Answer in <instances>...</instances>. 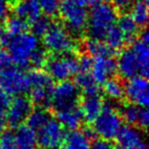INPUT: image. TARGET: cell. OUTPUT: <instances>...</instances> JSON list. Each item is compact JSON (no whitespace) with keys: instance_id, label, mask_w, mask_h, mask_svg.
<instances>
[{"instance_id":"obj_2","label":"cell","mask_w":149,"mask_h":149,"mask_svg":"<svg viewBox=\"0 0 149 149\" xmlns=\"http://www.w3.org/2000/svg\"><path fill=\"white\" fill-rule=\"evenodd\" d=\"M7 46L11 60L19 68H27L30 66L32 54L39 47V40L35 35L25 32L11 37Z\"/></svg>"},{"instance_id":"obj_37","label":"cell","mask_w":149,"mask_h":149,"mask_svg":"<svg viewBox=\"0 0 149 149\" xmlns=\"http://www.w3.org/2000/svg\"><path fill=\"white\" fill-rule=\"evenodd\" d=\"M9 10H10V7H9L6 0H0V22L4 21L6 19Z\"/></svg>"},{"instance_id":"obj_26","label":"cell","mask_w":149,"mask_h":149,"mask_svg":"<svg viewBox=\"0 0 149 149\" xmlns=\"http://www.w3.org/2000/svg\"><path fill=\"white\" fill-rule=\"evenodd\" d=\"M103 40H105V44L113 51L122 48L126 42V38H125L124 34L118 29V26L114 25L110 29H108Z\"/></svg>"},{"instance_id":"obj_8","label":"cell","mask_w":149,"mask_h":149,"mask_svg":"<svg viewBox=\"0 0 149 149\" xmlns=\"http://www.w3.org/2000/svg\"><path fill=\"white\" fill-rule=\"evenodd\" d=\"M38 146L42 149H60L64 140V130L58 120L49 118L37 131Z\"/></svg>"},{"instance_id":"obj_17","label":"cell","mask_w":149,"mask_h":149,"mask_svg":"<svg viewBox=\"0 0 149 149\" xmlns=\"http://www.w3.org/2000/svg\"><path fill=\"white\" fill-rule=\"evenodd\" d=\"M122 116L129 125H138L146 129L149 124V111L147 107L136 104H128L122 108Z\"/></svg>"},{"instance_id":"obj_24","label":"cell","mask_w":149,"mask_h":149,"mask_svg":"<svg viewBox=\"0 0 149 149\" xmlns=\"http://www.w3.org/2000/svg\"><path fill=\"white\" fill-rule=\"evenodd\" d=\"M118 27L124 34L126 40L133 41L137 36L139 31V27L133 17L129 15H123L118 21Z\"/></svg>"},{"instance_id":"obj_20","label":"cell","mask_w":149,"mask_h":149,"mask_svg":"<svg viewBox=\"0 0 149 149\" xmlns=\"http://www.w3.org/2000/svg\"><path fill=\"white\" fill-rule=\"evenodd\" d=\"M58 122L62 127L68 130H76L80 127L83 120L81 108L78 105L68 107L65 109H61L57 111Z\"/></svg>"},{"instance_id":"obj_19","label":"cell","mask_w":149,"mask_h":149,"mask_svg":"<svg viewBox=\"0 0 149 149\" xmlns=\"http://www.w3.org/2000/svg\"><path fill=\"white\" fill-rule=\"evenodd\" d=\"M103 101L99 94L97 95H85L81 105L83 118L87 123H93L103 108Z\"/></svg>"},{"instance_id":"obj_30","label":"cell","mask_w":149,"mask_h":149,"mask_svg":"<svg viewBox=\"0 0 149 149\" xmlns=\"http://www.w3.org/2000/svg\"><path fill=\"white\" fill-rule=\"evenodd\" d=\"M50 25H51V21L49 19V17H47V15L42 17L41 15L32 23V34L35 35L36 37H43V35L46 33Z\"/></svg>"},{"instance_id":"obj_12","label":"cell","mask_w":149,"mask_h":149,"mask_svg":"<svg viewBox=\"0 0 149 149\" xmlns=\"http://www.w3.org/2000/svg\"><path fill=\"white\" fill-rule=\"evenodd\" d=\"M91 74L97 84H103L116 72V62L111 56H98L92 60Z\"/></svg>"},{"instance_id":"obj_18","label":"cell","mask_w":149,"mask_h":149,"mask_svg":"<svg viewBox=\"0 0 149 149\" xmlns=\"http://www.w3.org/2000/svg\"><path fill=\"white\" fill-rule=\"evenodd\" d=\"M13 134L15 149H37V133L28 125H19Z\"/></svg>"},{"instance_id":"obj_22","label":"cell","mask_w":149,"mask_h":149,"mask_svg":"<svg viewBox=\"0 0 149 149\" xmlns=\"http://www.w3.org/2000/svg\"><path fill=\"white\" fill-rule=\"evenodd\" d=\"M74 84L79 89L85 93V95H97L99 94L98 84L93 79L89 72H79L74 79Z\"/></svg>"},{"instance_id":"obj_5","label":"cell","mask_w":149,"mask_h":149,"mask_svg":"<svg viewBox=\"0 0 149 149\" xmlns=\"http://www.w3.org/2000/svg\"><path fill=\"white\" fill-rule=\"evenodd\" d=\"M45 64L51 79L59 82L68 80L79 72V62L72 55L57 54V56L46 60Z\"/></svg>"},{"instance_id":"obj_16","label":"cell","mask_w":149,"mask_h":149,"mask_svg":"<svg viewBox=\"0 0 149 149\" xmlns=\"http://www.w3.org/2000/svg\"><path fill=\"white\" fill-rule=\"evenodd\" d=\"M148 32L146 30L141 34V38L134 40L132 46V50L134 51L139 65H140V74L143 77L148 76V66H149V51H148Z\"/></svg>"},{"instance_id":"obj_39","label":"cell","mask_w":149,"mask_h":149,"mask_svg":"<svg viewBox=\"0 0 149 149\" xmlns=\"http://www.w3.org/2000/svg\"><path fill=\"white\" fill-rule=\"evenodd\" d=\"M10 38L11 37L7 33L5 28L2 27V26H0V45H7Z\"/></svg>"},{"instance_id":"obj_43","label":"cell","mask_w":149,"mask_h":149,"mask_svg":"<svg viewBox=\"0 0 149 149\" xmlns=\"http://www.w3.org/2000/svg\"><path fill=\"white\" fill-rule=\"evenodd\" d=\"M60 1H61V0H60Z\"/></svg>"},{"instance_id":"obj_31","label":"cell","mask_w":149,"mask_h":149,"mask_svg":"<svg viewBox=\"0 0 149 149\" xmlns=\"http://www.w3.org/2000/svg\"><path fill=\"white\" fill-rule=\"evenodd\" d=\"M0 149H15L13 132L9 130L0 132Z\"/></svg>"},{"instance_id":"obj_29","label":"cell","mask_w":149,"mask_h":149,"mask_svg":"<svg viewBox=\"0 0 149 149\" xmlns=\"http://www.w3.org/2000/svg\"><path fill=\"white\" fill-rule=\"evenodd\" d=\"M4 28L7 31V33L9 34V36L13 37V36L27 32L29 29V24L27 21L15 15V17H10L7 19Z\"/></svg>"},{"instance_id":"obj_10","label":"cell","mask_w":149,"mask_h":149,"mask_svg":"<svg viewBox=\"0 0 149 149\" xmlns=\"http://www.w3.org/2000/svg\"><path fill=\"white\" fill-rule=\"evenodd\" d=\"M124 90L127 99L131 103L147 107L149 103V94L148 81L146 77L135 76L133 78H130L126 86H124Z\"/></svg>"},{"instance_id":"obj_11","label":"cell","mask_w":149,"mask_h":149,"mask_svg":"<svg viewBox=\"0 0 149 149\" xmlns=\"http://www.w3.org/2000/svg\"><path fill=\"white\" fill-rule=\"evenodd\" d=\"M31 109V100L23 95H17L13 99H11L10 104L6 110V122L13 128H17L22 125L24 120H26Z\"/></svg>"},{"instance_id":"obj_7","label":"cell","mask_w":149,"mask_h":149,"mask_svg":"<svg viewBox=\"0 0 149 149\" xmlns=\"http://www.w3.org/2000/svg\"><path fill=\"white\" fill-rule=\"evenodd\" d=\"M0 89L9 95H23L30 89L29 77L19 68L10 65L0 74Z\"/></svg>"},{"instance_id":"obj_33","label":"cell","mask_w":149,"mask_h":149,"mask_svg":"<svg viewBox=\"0 0 149 149\" xmlns=\"http://www.w3.org/2000/svg\"><path fill=\"white\" fill-rule=\"evenodd\" d=\"M11 95L4 91V90L0 89V116H4L6 113V110L8 108L9 104L11 101Z\"/></svg>"},{"instance_id":"obj_14","label":"cell","mask_w":149,"mask_h":149,"mask_svg":"<svg viewBox=\"0 0 149 149\" xmlns=\"http://www.w3.org/2000/svg\"><path fill=\"white\" fill-rule=\"evenodd\" d=\"M116 138H118V141L120 143V146L135 149L146 148L142 132L139 129L135 128L133 125L122 126Z\"/></svg>"},{"instance_id":"obj_28","label":"cell","mask_w":149,"mask_h":149,"mask_svg":"<svg viewBox=\"0 0 149 149\" xmlns=\"http://www.w3.org/2000/svg\"><path fill=\"white\" fill-rule=\"evenodd\" d=\"M104 93L106 94L108 98L112 100H120L124 97L125 95V90L124 85L120 83V80L116 79V78H109L104 82Z\"/></svg>"},{"instance_id":"obj_40","label":"cell","mask_w":149,"mask_h":149,"mask_svg":"<svg viewBox=\"0 0 149 149\" xmlns=\"http://www.w3.org/2000/svg\"><path fill=\"white\" fill-rule=\"evenodd\" d=\"M70 1L74 2V4L79 5V6L84 7V8L90 6L94 3V0H70Z\"/></svg>"},{"instance_id":"obj_32","label":"cell","mask_w":149,"mask_h":149,"mask_svg":"<svg viewBox=\"0 0 149 149\" xmlns=\"http://www.w3.org/2000/svg\"><path fill=\"white\" fill-rule=\"evenodd\" d=\"M46 60H47V55H46L45 50L40 48L39 46L30 58V66H34L36 68H41L46 63Z\"/></svg>"},{"instance_id":"obj_13","label":"cell","mask_w":149,"mask_h":149,"mask_svg":"<svg viewBox=\"0 0 149 149\" xmlns=\"http://www.w3.org/2000/svg\"><path fill=\"white\" fill-rule=\"evenodd\" d=\"M116 62V72L124 79H130L140 74V65L132 48L123 50Z\"/></svg>"},{"instance_id":"obj_1","label":"cell","mask_w":149,"mask_h":149,"mask_svg":"<svg viewBox=\"0 0 149 149\" xmlns=\"http://www.w3.org/2000/svg\"><path fill=\"white\" fill-rule=\"evenodd\" d=\"M116 10L107 2H94L88 15L87 28L91 39L103 40L106 32L116 22Z\"/></svg>"},{"instance_id":"obj_25","label":"cell","mask_w":149,"mask_h":149,"mask_svg":"<svg viewBox=\"0 0 149 149\" xmlns=\"http://www.w3.org/2000/svg\"><path fill=\"white\" fill-rule=\"evenodd\" d=\"M85 49L90 56L98 57V56H111L113 50H111L105 43L101 42V40L90 39L86 41Z\"/></svg>"},{"instance_id":"obj_6","label":"cell","mask_w":149,"mask_h":149,"mask_svg":"<svg viewBox=\"0 0 149 149\" xmlns=\"http://www.w3.org/2000/svg\"><path fill=\"white\" fill-rule=\"evenodd\" d=\"M58 13L72 33L81 34L87 27V9L74 4L70 0L60 1Z\"/></svg>"},{"instance_id":"obj_21","label":"cell","mask_w":149,"mask_h":149,"mask_svg":"<svg viewBox=\"0 0 149 149\" xmlns=\"http://www.w3.org/2000/svg\"><path fill=\"white\" fill-rule=\"evenodd\" d=\"M90 139L86 136L84 131L70 130L68 135L64 136L62 149H90Z\"/></svg>"},{"instance_id":"obj_41","label":"cell","mask_w":149,"mask_h":149,"mask_svg":"<svg viewBox=\"0 0 149 149\" xmlns=\"http://www.w3.org/2000/svg\"><path fill=\"white\" fill-rule=\"evenodd\" d=\"M114 149H135V148H128V147H124V146H118Z\"/></svg>"},{"instance_id":"obj_27","label":"cell","mask_w":149,"mask_h":149,"mask_svg":"<svg viewBox=\"0 0 149 149\" xmlns=\"http://www.w3.org/2000/svg\"><path fill=\"white\" fill-rule=\"evenodd\" d=\"M49 118H50L49 113L45 109H43L41 107H38L35 108V109H31V111L28 114L26 120H27L28 126L37 132Z\"/></svg>"},{"instance_id":"obj_36","label":"cell","mask_w":149,"mask_h":149,"mask_svg":"<svg viewBox=\"0 0 149 149\" xmlns=\"http://www.w3.org/2000/svg\"><path fill=\"white\" fill-rule=\"evenodd\" d=\"M11 58L9 56L8 52H6L5 50H0V74L7 68L8 66L11 65Z\"/></svg>"},{"instance_id":"obj_35","label":"cell","mask_w":149,"mask_h":149,"mask_svg":"<svg viewBox=\"0 0 149 149\" xmlns=\"http://www.w3.org/2000/svg\"><path fill=\"white\" fill-rule=\"evenodd\" d=\"M79 62V72H89L91 70L92 58L89 54H84L78 59Z\"/></svg>"},{"instance_id":"obj_15","label":"cell","mask_w":149,"mask_h":149,"mask_svg":"<svg viewBox=\"0 0 149 149\" xmlns=\"http://www.w3.org/2000/svg\"><path fill=\"white\" fill-rule=\"evenodd\" d=\"M11 9L15 15L25 19L28 23H33L42 15L38 0H15Z\"/></svg>"},{"instance_id":"obj_4","label":"cell","mask_w":149,"mask_h":149,"mask_svg":"<svg viewBox=\"0 0 149 149\" xmlns=\"http://www.w3.org/2000/svg\"><path fill=\"white\" fill-rule=\"evenodd\" d=\"M93 124L95 134L107 141L116 138L123 126L122 116L110 104L103 105V108Z\"/></svg>"},{"instance_id":"obj_23","label":"cell","mask_w":149,"mask_h":149,"mask_svg":"<svg viewBox=\"0 0 149 149\" xmlns=\"http://www.w3.org/2000/svg\"><path fill=\"white\" fill-rule=\"evenodd\" d=\"M131 13L138 27L144 28L148 22V0H137L131 6Z\"/></svg>"},{"instance_id":"obj_38","label":"cell","mask_w":149,"mask_h":149,"mask_svg":"<svg viewBox=\"0 0 149 149\" xmlns=\"http://www.w3.org/2000/svg\"><path fill=\"white\" fill-rule=\"evenodd\" d=\"M90 149H113L109 142L104 139H100L93 143L90 146Z\"/></svg>"},{"instance_id":"obj_42","label":"cell","mask_w":149,"mask_h":149,"mask_svg":"<svg viewBox=\"0 0 149 149\" xmlns=\"http://www.w3.org/2000/svg\"><path fill=\"white\" fill-rule=\"evenodd\" d=\"M108 0H94V2H107Z\"/></svg>"},{"instance_id":"obj_34","label":"cell","mask_w":149,"mask_h":149,"mask_svg":"<svg viewBox=\"0 0 149 149\" xmlns=\"http://www.w3.org/2000/svg\"><path fill=\"white\" fill-rule=\"evenodd\" d=\"M112 3V6L116 11L125 13L127 10L131 9L133 4V0H110Z\"/></svg>"},{"instance_id":"obj_9","label":"cell","mask_w":149,"mask_h":149,"mask_svg":"<svg viewBox=\"0 0 149 149\" xmlns=\"http://www.w3.org/2000/svg\"><path fill=\"white\" fill-rule=\"evenodd\" d=\"M79 88L70 81H61L52 89L51 105L56 111L78 105Z\"/></svg>"},{"instance_id":"obj_3","label":"cell","mask_w":149,"mask_h":149,"mask_svg":"<svg viewBox=\"0 0 149 149\" xmlns=\"http://www.w3.org/2000/svg\"><path fill=\"white\" fill-rule=\"evenodd\" d=\"M43 44L48 51L54 54H68L76 49V42L68 31L58 23H51L43 35Z\"/></svg>"}]
</instances>
